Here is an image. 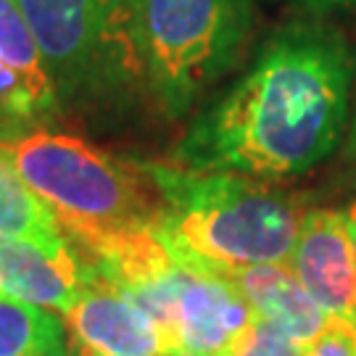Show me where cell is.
<instances>
[{"instance_id": "7c38bea8", "label": "cell", "mask_w": 356, "mask_h": 356, "mask_svg": "<svg viewBox=\"0 0 356 356\" xmlns=\"http://www.w3.org/2000/svg\"><path fill=\"white\" fill-rule=\"evenodd\" d=\"M0 238H19L42 251L64 254L72 248L51 209L24 185L0 156Z\"/></svg>"}, {"instance_id": "30bf717a", "label": "cell", "mask_w": 356, "mask_h": 356, "mask_svg": "<svg viewBox=\"0 0 356 356\" xmlns=\"http://www.w3.org/2000/svg\"><path fill=\"white\" fill-rule=\"evenodd\" d=\"M82 291L74 245L51 254L19 238H0V296L66 314Z\"/></svg>"}, {"instance_id": "7a4b0ae2", "label": "cell", "mask_w": 356, "mask_h": 356, "mask_svg": "<svg viewBox=\"0 0 356 356\" xmlns=\"http://www.w3.org/2000/svg\"><path fill=\"white\" fill-rule=\"evenodd\" d=\"M151 172L164 198L159 232L179 264L219 272L291 259L306 214L291 193L229 172L177 164Z\"/></svg>"}, {"instance_id": "4fadbf2b", "label": "cell", "mask_w": 356, "mask_h": 356, "mask_svg": "<svg viewBox=\"0 0 356 356\" xmlns=\"http://www.w3.org/2000/svg\"><path fill=\"white\" fill-rule=\"evenodd\" d=\"M56 314L0 296V356H69Z\"/></svg>"}, {"instance_id": "ac0fdd59", "label": "cell", "mask_w": 356, "mask_h": 356, "mask_svg": "<svg viewBox=\"0 0 356 356\" xmlns=\"http://www.w3.org/2000/svg\"><path fill=\"white\" fill-rule=\"evenodd\" d=\"M69 356H103V354L92 351V348H85V346H79V343H72V351H69Z\"/></svg>"}, {"instance_id": "6da1fadb", "label": "cell", "mask_w": 356, "mask_h": 356, "mask_svg": "<svg viewBox=\"0 0 356 356\" xmlns=\"http://www.w3.org/2000/svg\"><path fill=\"white\" fill-rule=\"evenodd\" d=\"M351 79L354 58L341 32L314 22L288 24L238 85L193 122L175 164L259 182L298 177L341 143Z\"/></svg>"}, {"instance_id": "d6986e66", "label": "cell", "mask_w": 356, "mask_h": 356, "mask_svg": "<svg viewBox=\"0 0 356 356\" xmlns=\"http://www.w3.org/2000/svg\"><path fill=\"white\" fill-rule=\"evenodd\" d=\"M348 156L356 161V116H354V127H351V140H348Z\"/></svg>"}, {"instance_id": "e0dca14e", "label": "cell", "mask_w": 356, "mask_h": 356, "mask_svg": "<svg viewBox=\"0 0 356 356\" xmlns=\"http://www.w3.org/2000/svg\"><path fill=\"white\" fill-rule=\"evenodd\" d=\"M346 219H348V227H351V241H354V254H356V201L348 206V211H346Z\"/></svg>"}, {"instance_id": "ba28073f", "label": "cell", "mask_w": 356, "mask_h": 356, "mask_svg": "<svg viewBox=\"0 0 356 356\" xmlns=\"http://www.w3.org/2000/svg\"><path fill=\"white\" fill-rule=\"evenodd\" d=\"M82 267V264H79ZM72 343L103 356H164L172 348L138 304L82 269V291L64 314Z\"/></svg>"}, {"instance_id": "2e32d148", "label": "cell", "mask_w": 356, "mask_h": 356, "mask_svg": "<svg viewBox=\"0 0 356 356\" xmlns=\"http://www.w3.org/2000/svg\"><path fill=\"white\" fill-rule=\"evenodd\" d=\"M298 3H306V6H314V8H332V6H356V0H298Z\"/></svg>"}, {"instance_id": "3957f363", "label": "cell", "mask_w": 356, "mask_h": 356, "mask_svg": "<svg viewBox=\"0 0 356 356\" xmlns=\"http://www.w3.org/2000/svg\"><path fill=\"white\" fill-rule=\"evenodd\" d=\"M0 156L51 209L69 243L161 222L164 198L151 166L119 159L76 135L48 129L0 135Z\"/></svg>"}, {"instance_id": "9c48e42d", "label": "cell", "mask_w": 356, "mask_h": 356, "mask_svg": "<svg viewBox=\"0 0 356 356\" xmlns=\"http://www.w3.org/2000/svg\"><path fill=\"white\" fill-rule=\"evenodd\" d=\"M179 298L175 322L177 351L219 356L256 319L235 285L211 269L179 264Z\"/></svg>"}, {"instance_id": "277c9868", "label": "cell", "mask_w": 356, "mask_h": 356, "mask_svg": "<svg viewBox=\"0 0 356 356\" xmlns=\"http://www.w3.org/2000/svg\"><path fill=\"white\" fill-rule=\"evenodd\" d=\"M143 82L182 116L235 66L251 35V0H132Z\"/></svg>"}, {"instance_id": "9a60e30c", "label": "cell", "mask_w": 356, "mask_h": 356, "mask_svg": "<svg viewBox=\"0 0 356 356\" xmlns=\"http://www.w3.org/2000/svg\"><path fill=\"white\" fill-rule=\"evenodd\" d=\"M304 356H356V319L330 314Z\"/></svg>"}, {"instance_id": "5bb4252c", "label": "cell", "mask_w": 356, "mask_h": 356, "mask_svg": "<svg viewBox=\"0 0 356 356\" xmlns=\"http://www.w3.org/2000/svg\"><path fill=\"white\" fill-rule=\"evenodd\" d=\"M309 346L296 343L267 319L256 317L219 356H304Z\"/></svg>"}, {"instance_id": "52a82bcc", "label": "cell", "mask_w": 356, "mask_h": 356, "mask_svg": "<svg viewBox=\"0 0 356 356\" xmlns=\"http://www.w3.org/2000/svg\"><path fill=\"white\" fill-rule=\"evenodd\" d=\"M288 261L298 282L327 314L354 317L356 254L346 211L309 209Z\"/></svg>"}, {"instance_id": "8fae6325", "label": "cell", "mask_w": 356, "mask_h": 356, "mask_svg": "<svg viewBox=\"0 0 356 356\" xmlns=\"http://www.w3.org/2000/svg\"><path fill=\"white\" fill-rule=\"evenodd\" d=\"M216 275H222L245 296L256 317L267 319L301 346H312L330 317L285 264L219 269Z\"/></svg>"}, {"instance_id": "ffe728a7", "label": "cell", "mask_w": 356, "mask_h": 356, "mask_svg": "<svg viewBox=\"0 0 356 356\" xmlns=\"http://www.w3.org/2000/svg\"><path fill=\"white\" fill-rule=\"evenodd\" d=\"M164 356H201V354H191V351H169Z\"/></svg>"}, {"instance_id": "8992f818", "label": "cell", "mask_w": 356, "mask_h": 356, "mask_svg": "<svg viewBox=\"0 0 356 356\" xmlns=\"http://www.w3.org/2000/svg\"><path fill=\"white\" fill-rule=\"evenodd\" d=\"M58 111L51 72L16 0H0V129L32 132Z\"/></svg>"}, {"instance_id": "5b68a950", "label": "cell", "mask_w": 356, "mask_h": 356, "mask_svg": "<svg viewBox=\"0 0 356 356\" xmlns=\"http://www.w3.org/2000/svg\"><path fill=\"white\" fill-rule=\"evenodd\" d=\"M61 106L92 108L145 90L132 0H16Z\"/></svg>"}]
</instances>
